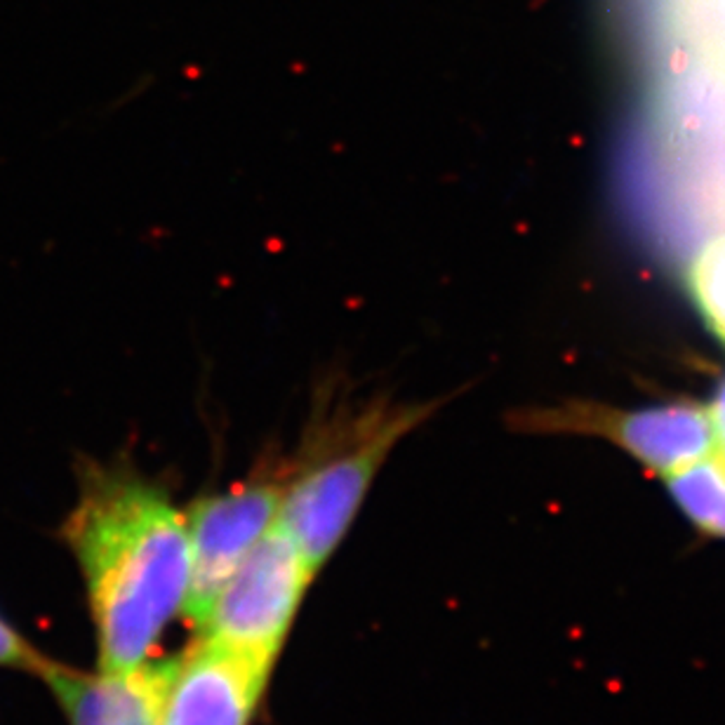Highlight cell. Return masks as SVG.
<instances>
[{"label":"cell","mask_w":725,"mask_h":725,"mask_svg":"<svg viewBox=\"0 0 725 725\" xmlns=\"http://www.w3.org/2000/svg\"><path fill=\"white\" fill-rule=\"evenodd\" d=\"M598 434L617 443L648 469L669 476L716 450V431L707 407L693 403L613 410L601 406H568L528 417V426Z\"/></svg>","instance_id":"cell-6"},{"label":"cell","mask_w":725,"mask_h":725,"mask_svg":"<svg viewBox=\"0 0 725 725\" xmlns=\"http://www.w3.org/2000/svg\"><path fill=\"white\" fill-rule=\"evenodd\" d=\"M436 410V400H406L384 391L356 394L342 380L320 384L297 450L285 457L278 514L281 528L311 570L323 568L345 540L398 443Z\"/></svg>","instance_id":"cell-2"},{"label":"cell","mask_w":725,"mask_h":725,"mask_svg":"<svg viewBox=\"0 0 725 725\" xmlns=\"http://www.w3.org/2000/svg\"><path fill=\"white\" fill-rule=\"evenodd\" d=\"M64 540L85 577L99 671L147 667L189 596L186 514L130 461H85Z\"/></svg>","instance_id":"cell-1"},{"label":"cell","mask_w":725,"mask_h":725,"mask_svg":"<svg viewBox=\"0 0 725 725\" xmlns=\"http://www.w3.org/2000/svg\"><path fill=\"white\" fill-rule=\"evenodd\" d=\"M709 415H712L713 431H716V448L725 457V381L723 387L719 389V394H716L713 406L709 407Z\"/></svg>","instance_id":"cell-11"},{"label":"cell","mask_w":725,"mask_h":725,"mask_svg":"<svg viewBox=\"0 0 725 725\" xmlns=\"http://www.w3.org/2000/svg\"><path fill=\"white\" fill-rule=\"evenodd\" d=\"M664 479L671 497L697 528L725 537V457L719 448Z\"/></svg>","instance_id":"cell-8"},{"label":"cell","mask_w":725,"mask_h":725,"mask_svg":"<svg viewBox=\"0 0 725 725\" xmlns=\"http://www.w3.org/2000/svg\"><path fill=\"white\" fill-rule=\"evenodd\" d=\"M45 664H48V659L36 648L29 646V640L0 617V667H13V669L40 674L45 669Z\"/></svg>","instance_id":"cell-10"},{"label":"cell","mask_w":725,"mask_h":725,"mask_svg":"<svg viewBox=\"0 0 725 725\" xmlns=\"http://www.w3.org/2000/svg\"><path fill=\"white\" fill-rule=\"evenodd\" d=\"M688 283L700 314L725 342V236L709 243L694 259Z\"/></svg>","instance_id":"cell-9"},{"label":"cell","mask_w":725,"mask_h":725,"mask_svg":"<svg viewBox=\"0 0 725 725\" xmlns=\"http://www.w3.org/2000/svg\"><path fill=\"white\" fill-rule=\"evenodd\" d=\"M40 676L55 690L71 725H158L163 664L87 676L48 662Z\"/></svg>","instance_id":"cell-7"},{"label":"cell","mask_w":725,"mask_h":725,"mask_svg":"<svg viewBox=\"0 0 725 725\" xmlns=\"http://www.w3.org/2000/svg\"><path fill=\"white\" fill-rule=\"evenodd\" d=\"M273 664L217 640H198L163 662L158 725H250Z\"/></svg>","instance_id":"cell-5"},{"label":"cell","mask_w":725,"mask_h":725,"mask_svg":"<svg viewBox=\"0 0 725 725\" xmlns=\"http://www.w3.org/2000/svg\"><path fill=\"white\" fill-rule=\"evenodd\" d=\"M285 492V457H266L246 480L198 497L189 506L191 582L182 615L198 627L210 601L246 553L278 523Z\"/></svg>","instance_id":"cell-4"},{"label":"cell","mask_w":725,"mask_h":725,"mask_svg":"<svg viewBox=\"0 0 725 725\" xmlns=\"http://www.w3.org/2000/svg\"><path fill=\"white\" fill-rule=\"evenodd\" d=\"M316 572L276 523L210 601L198 633L273 664Z\"/></svg>","instance_id":"cell-3"}]
</instances>
